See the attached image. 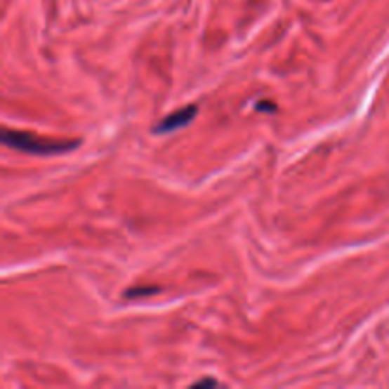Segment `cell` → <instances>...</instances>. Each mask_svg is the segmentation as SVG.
<instances>
[{
    "label": "cell",
    "mask_w": 389,
    "mask_h": 389,
    "mask_svg": "<svg viewBox=\"0 0 389 389\" xmlns=\"http://www.w3.org/2000/svg\"><path fill=\"white\" fill-rule=\"evenodd\" d=\"M2 143L15 150L34 154V156H53V154H65L74 150L80 145V140L74 139H46L27 131H13L4 129L2 131Z\"/></svg>",
    "instance_id": "6da1fadb"
},
{
    "label": "cell",
    "mask_w": 389,
    "mask_h": 389,
    "mask_svg": "<svg viewBox=\"0 0 389 389\" xmlns=\"http://www.w3.org/2000/svg\"><path fill=\"white\" fill-rule=\"evenodd\" d=\"M196 114H198V107L196 105H188L185 109L175 110L171 114H167L158 126H154V133H169V131H175V129L185 128L196 118Z\"/></svg>",
    "instance_id": "7a4b0ae2"
},
{
    "label": "cell",
    "mask_w": 389,
    "mask_h": 389,
    "mask_svg": "<svg viewBox=\"0 0 389 389\" xmlns=\"http://www.w3.org/2000/svg\"><path fill=\"white\" fill-rule=\"evenodd\" d=\"M160 293L158 287H137V289H129L124 293L126 298H143V296H152V294Z\"/></svg>",
    "instance_id": "3957f363"
},
{
    "label": "cell",
    "mask_w": 389,
    "mask_h": 389,
    "mask_svg": "<svg viewBox=\"0 0 389 389\" xmlns=\"http://www.w3.org/2000/svg\"><path fill=\"white\" fill-rule=\"evenodd\" d=\"M202 385H217L215 380H202V382L194 383V388H202Z\"/></svg>",
    "instance_id": "277c9868"
},
{
    "label": "cell",
    "mask_w": 389,
    "mask_h": 389,
    "mask_svg": "<svg viewBox=\"0 0 389 389\" xmlns=\"http://www.w3.org/2000/svg\"><path fill=\"white\" fill-rule=\"evenodd\" d=\"M258 109H261V110H270V112H272V110H275V105H258Z\"/></svg>",
    "instance_id": "5b68a950"
}]
</instances>
